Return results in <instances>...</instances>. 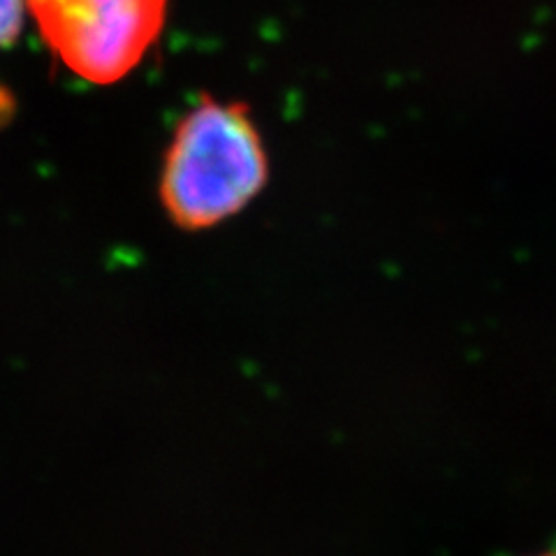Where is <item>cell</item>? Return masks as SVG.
<instances>
[{"label": "cell", "mask_w": 556, "mask_h": 556, "mask_svg": "<svg viewBox=\"0 0 556 556\" xmlns=\"http://www.w3.org/2000/svg\"><path fill=\"white\" fill-rule=\"evenodd\" d=\"M267 181L269 155L251 110L202 96L167 147L161 202L174 225L198 232L241 214Z\"/></svg>", "instance_id": "cell-1"}, {"label": "cell", "mask_w": 556, "mask_h": 556, "mask_svg": "<svg viewBox=\"0 0 556 556\" xmlns=\"http://www.w3.org/2000/svg\"><path fill=\"white\" fill-rule=\"evenodd\" d=\"M28 8L49 47L75 75L114 84L159 40L167 0H28Z\"/></svg>", "instance_id": "cell-2"}, {"label": "cell", "mask_w": 556, "mask_h": 556, "mask_svg": "<svg viewBox=\"0 0 556 556\" xmlns=\"http://www.w3.org/2000/svg\"><path fill=\"white\" fill-rule=\"evenodd\" d=\"M28 0H0V47L16 40L22 30Z\"/></svg>", "instance_id": "cell-3"}, {"label": "cell", "mask_w": 556, "mask_h": 556, "mask_svg": "<svg viewBox=\"0 0 556 556\" xmlns=\"http://www.w3.org/2000/svg\"><path fill=\"white\" fill-rule=\"evenodd\" d=\"M538 556H556V552H547V554H538Z\"/></svg>", "instance_id": "cell-4"}]
</instances>
